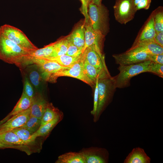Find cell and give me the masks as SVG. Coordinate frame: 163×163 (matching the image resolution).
<instances>
[{
	"mask_svg": "<svg viewBox=\"0 0 163 163\" xmlns=\"http://www.w3.org/2000/svg\"><path fill=\"white\" fill-rule=\"evenodd\" d=\"M41 120L34 116H30L26 123L21 126L24 128L31 132H35L41 126Z\"/></svg>",
	"mask_w": 163,
	"mask_h": 163,
	"instance_id": "cell-31",
	"label": "cell"
},
{
	"mask_svg": "<svg viewBox=\"0 0 163 163\" xmlns=\"http://www.w3.org/2000/svg\"><path fill=\"white\" fill-rule=\"evenodd\" d=\"M88 6V22L94 30L105 36L109 30L108 10L101 4L97 5L91 2Z\"/></svg>",
	"mask_w": 163,
	"mask_h": 163,
	"instance_id": "cell-4",
	"label": "cell"
},
{
	"mask_svg": "<svg viewBox=\"0 0 163 163\" xmlns=\"http://www.w3.org/2000/svg\"><path fill=\"white\" fill-rule=\"evenodd\" d=\"M4 122V121L2 119V120L0 121V125L1 124H2Z\"/></svg>",
	"mask_w": 163,
	"mask_h": 163,
	"instance_id": "cell-44",
	"label": "cell"
},
{
	"mask_svg": "<svg viewBox=\"0 0 163 163\" xmlns=\"http://www.w3.org/2000/svg\"><path fill=\"white\" fill-rule=\"evenodd\" d=\"M30 52L10 40L0 33V59L9 64H14L21 69L26 66Z\"/></svg>",
	"mask_w": 163,
	"mask_h": 163,
	"instance_id": "cell-1",
	"label": "cell"
},
{
	"mask_svg": "<svg viewBox=\"0 0 163 163\" xmlns=\"http://www.w3.org/2000/svg\"><path fill=\"white\" fill-rule=\"evenodd\" d=\"M48 103L43 94L37 93L30 107V116L36 117L41 120Z\"/></svg>",
	"mask_w": 163,
	"mask_h": 163,
	"instance_id": "cell-17",
	"label": "cell"
},
{
	"mask_svg": "<svg viewBox=\"0 0 163 163\" xmlns=\"http://www.w3.org/2000/svg\"><path fill=\"white\" fill-rule=\"evenodd\" d=\"M156 32L163 31V9L161 6L158 7L152 12Z\"/></svg>",
	"mask_w": 163,
	"mask_h": 163,
	"instance_id": "cell-28",
	"label": "cell"
},
{
	"mask_svg": "<svg viewBox=\"0 0 163 163\" xmlns=\"http://www.w3.org/2000/svg\"><path fill=\"white\" fill-rule=\"evenodd\" d=\"M16 146L15 145H10L5 144L0 141V149L5 148H16Z\"/></svg>",
	"mask_w": 163,
	"mask_h": 163,
	"instance_id": "cell-40",
	"label": "cell"
},
{
	"mask_svg": "<svg viewBox=\"0 0 163 163\" xmlns=\"http://www.w3.org/2000/svg\"><path fill=\"white\" fill-rule=\"evenodd\" d=\"M84 58L82 53L78 60L70 67L62 69L57 73V79L59 77L67 76L80 80L90 85L92 87L95 86L85 75L83 68Z\"/></svg>",
	"mask_w": 163,
	"mask_h": 163,
	"instance_id": "cell-9",
	"label": "cell"
},
{
	"mask_svg": "<svg viewBox=\"0 0 163 163\" xmlns=\"http://www.w3.org/2000/svg\"><path fill=\"white\" fill-rule=\"evenodd\" d=\"M33 64L37 66L44 80L51 83L56 82V75L58 72L69 68L62 66L56 61L44 58H29L28 65Z\"/></svg>",
	"mask_w": 163,
	"mask_h": 163,
	"instance_id": "cell-5",
	"label": "cell"
},
{
	"mask_svg": "<svg viewBox=\"0 0 163 163\" xmlns=\"http://www.w3.org/2000/svg\"><path fill=\"white\" fill-rule=\"evenodd\" d=\"M69 46V41L66 37L54 42L53 53L49 57H54L65 55Z\"/></svg>",
	"mask_w": 163,
	"mask_h": 163,
	"instance_id": "cell-26",
	"label": "cell"
},
{
	"mask_svg": "<svg viewBox=\"0 0 163 163\" xmlns=\"http://www.w3.org/2000/svg\"><path fill=\"white\" fill-rule=\"evenodd\" d=\"M34 99L30 98L23 91L21 97L13 110L4 119L6 121L11 117L30 108Z\"/></svg>",
	"mask_w": 163,
	"mask_h": 163,
	"instance_id": "cell-20",
	"label": "cell"
},
{
	"mask_svg": "<svg viewBox=\"0 0 163 163\" xmlns=\"http://www.w3.org/2000/svg\"><path fill=\"white\" fill-rule=\"evenodd\" d=\"M30 116V107L11 117L0 125V134L11 131L24 125Z\"/></svg>",
	"mask_w": 163,
	"mask_h": 163,
	"instance_id": "cell-11",
	"label": "cell"
},
{
	"mask_svg": "<svg viewBox=\"0 0 163 163\" xmlns=\"http://www.w3.org/2000/svg\"><path fill=\"white\" fill-rule=\"evenodd\" d=\"M93 0H86L87 3L88 5L89 3L92 2Z\"/></svg>",
	"mask_w": 163,
	"mask_h": 163,
	"instance_id": "cell-43",
	"label": "cell"
},
{
	"mask_svg": "<svg viewBox=\"0 0 163 163\" xmlns=\"http://www.w3.org/2000/svg\"><path fill=\"white\" fill-rule=\"evenodd\" d=\"M98 101L97 110L93 116L96 122L107 106L111 102L117 88L113 77L98 79L97 84Z\"/></svg>",
	"mask_w": 163,
	"mask_h": 163,
	"instance_id": "cell-2",
	"label": "cell"
},
{
	"mask_svg": "<svg viewBox=\"0 0 163 163\" xmlns=\"http://www.w3.org/2000/svg\"><path fill=\"white\" fill-rule=\"evenodd\" d=\"M82 2V11L85 17V22H88L89 17L88 14V4L86 0H80Z\"/></svg>",
	"mask_w": 163,
	"mask_h": 163,
	"instance_id": "cell-38",
	"label": "cell"
},
{
	"mask_svg": "<svg viewBox=\"0 0 163 163\" xmlns=\"http://www.w3.org/2000/svg\"><path fill=\"white\" fill-rule=\"evenodd\" d=\"M54 47V42L44 47L38 48L30 52L29 59L32 57L44 58L49 57L53 52Z\"/></svg>",
	"mask_w": 163,
	"mask_h": 163,
	"instance_id": "cell-27",
	"label": "cell"
},
{
	"mask_svg": "<svg viewBox=\"0 0 163 163\" xmlns=\"http://www.w3.org/2000/svg\"><path fill=\"white\" fill-rule=\"evenodd\" d=\"M152 13L138 35L132 45L144 41H154L156 34Z\"/></svg>",
	"mask_w": 163,
	"mask_h": 163,
	"instance_id": "cell-16",
	"label": "cell"
},
{
	"mask_svg": "<svg viewBox=\"0 0 163 163\" xmlns=\"http://www.w3.org/2000/svg\"><path fill=\"white\" fill-rule=\"evenodd\" d=\"M142 0H133V4L135 7L136 5Z\"/></svg>",
	"mask_w": 163,
	"mask_h": 163,
	"instance_id": "cell-42",
	"label": "cell"
},
{
	"mask_svg": "<svg viewBox=\"0 0 163 163\" xmlns=\"http://www.w3.org/2000/svg\"><path fill=\"white\" fill-rule=\"evenodd\" d=\"M21 69L27 76L36 92L42 94L43 82L44 80L42 78L37 66L34 64H31Z\"/></svg>",
	"mask_w": 163,
	"mask_h": 163,
	"instance_id": "cell-14",
	"label": "cell"
},
{
	"mask_svg": "<svg viewBox=\"0 0 163 163\" xmlns=\"http://www.w3.org/2000/svg\"><path fill=\"white\" fill-rule=\"evenodd\" d=\"M24 76V88L23 92L30 98L34 99L37 93L30 82L27 75L23 72Z\"/></svg>",
	"mask_w": 163,
	"mask_h": 163,
	"instance_id": "cell-32",
	"label": "cell"
},
{
	"mask_svg": "<svg viewBox=\"0 0 163 163\" xmlns=\"http://www.w3.org/2000/svg\"><path fill=\"white\" fill-rule=\"evenodd\" d=\"M85 163H107L109 159V153L104 148L94 147L84 148L80 152Z\"/></svg>",
	"mask_w": 163,
	"mask_h": 163,
	"instance_id": "cell-10",
	"label": "cell"
},
{
	"mask_svg": "<svg viewBox=\"0 0 163 163\" xmlns=\"http://www.w3.org/2000/svg\"><path fill=\"white\" fill-rule=\"evenodd\" d=\"M0 33L23 49L30 52L38 48L21 30L5 24L0 27Z\"/></svg>",
	"mask_w": 163,
	"mask_h": 163,
	"instance_id": "cell-7",
	"label": "cell"
},
{
	"mask_svg": "<svg viewBox=\"0 0 163 163\" xmlns=\"http://www.w3.org/2000/svg\"><path fill=\"white\" fill-rule=\"evenodd\" d=\"M152 0H142L138 3L135 6V9L138 10L144 9L147 10L149 9L151 2Z\"/></svg>",
	"mask_w": 163,
	"mask_h": 163,
	"instance_id": "cell-36",
	"label": "cell"
},
{
	"mask_svg": "<svg viewBox=\"0 0 163 163\" xmlns=\"http://www.w3.org/2000/svg\"><path fill=\"white\" fill-rule=\"evenodd\" d=\"M151 62L149 60L135 64L119 65L118 68L119 73L113 77L117 88L127 87L130 85V80L133 77L142 73L149 72Z\"/></svg>",
	"mask_w": 163,
	"mask_h": 163,
	"instance_id": "cell-3",
	"label": "cell"
},
{
	"mask_svg": "<svg viewBox=\"0 0 163 163\" xmlns=\"http://www.w3.org/2000/svg\"><path fill=\"white\" fill-rule=\"evenodd\" d=\"M11 131L15 133L27 145L34 141L32 138V135L34 133L24 128L20 127Z\"/></svg>",
	"mask_w": 163,
	"mask_h": 163,
	"instance_id": "cell-30",
	"label": "cell"
},
{
	"mask_svg": "<svg viewBox=\"0 0 163 163\" xmlns=\"http://www.w3.org/2000/svg\"><path fill=\"white\" fill-rule=\"evenodd\" d=\"M83 52V49L77 47L69 41V46L66 55L70 56H75L81 55Z\"/></svg>",
	"mask_w": 163,
	"mask_h": 163,
	"instance_id": "cell-34",
	"label": "cell"
},
{
	"mask_svg": "<svg viewBox=\"0 0 163 163\" xmlns=\"http://www.w3.org/2000/svg\"><path fill=\"white\" fill-rule=\"evenodd\" d=\"M62 112L55 107L52 103H48L47 107L41 119V126L53 120Z\"/></svg>",
	"mask_w": 163,
	"mask_h": 163,
	"instance_id": "cell-23",
	"label": "cell"
},
{
	"mask_svg": "<svg viewBox=\"0 0 163 163\" xmlns=\"http://www.w3.org/2000/svg\"><path fill=\"white\" fill-rule=\"evenodd\" d=\"M81 54L75 56L65 54L54 57H47L44 58L56 61L62 66L70 67L78 60Z\"/></svg>",
	"mask_w": 163,
	"mask_h": 163,
	"instance_id": "cell-25",
	"label": "cell"
},
{
	"mask_svg": "<svg viewBox=\"0 0 163 163\" xmlns=\"http://www.w3.org/2000/svg\"><path fill=\"white\" fill-rule=\"evenodd\" d=\"M150 55L142 52H125L120 54H113V56L116 64L119 65H126L149 60Z\"/></svg>",
	"mask_w": 163,
	"mask_h": 163,
	"instance_id": "cell-12",
	"label": "cell"
},
{
	"mask_svg": "<svg viewBox=\"0 0 163 163\" xmlns=\"http://www.w3.org/2000/svg\"><path fill=\"white\" fill-rule=\"evenodd\" d=\"M85 31L84 24L75 28L72 33L66 37L69 42L83 50L85 44Z\"/></svg>",
	"mask_w": 163,
	"mask_h": 163,
	"instance_id": "cell-19",
	"label": "cell"
},
{
	"mask_svg": "<svg viewBox=\"0 0 163 163\" xmlns=\"http://www.w3.org/2000/svg\"><path fill=\"white\" fill-rule=\"evenodd\" d=\"M156 33L154 39L155 42L163 47V31Z\"/></svg>",
	"mask_w": 163,
	"mask_h": 163,
	"instance_id": "cell-39",
	"label": "cell"
},
{
	"mask_svg": "<svg viewBox=\"0 0 163 163\" xmlns=\"http://www.w3.org/2000/svg\"><path fill=\"white\" fill-rule=\"evenodd\" d=\"M99 78H98L96 81L94 87V105L92 110L91 111V114L93 116H94L96 112L98 101V90L97 87L98 81Z\"/></svg>",
	"mask_w": 163,
	"mask_h": 163,
	"instance_id": "cell-35",
	"label": "cell"
},
{
	"mask_svg": "<svg viewBox=\"0 0 163 163\" xmlns=\"http://www.w3.org/2000/svg\"><path fill=\"white\" fill-rule=\"evenodd\" d=\"M151 159L143 149L136 147L133 149L124 159V163H150Z\"/></svg>",
	"mask_w": 163,
	"mask_h": 163,
	"instance_id": "cell-18",
	"label": "cell"
},
{
	"mask_svg": "<svg viewBox=\"0 0 163 163\" xmlns=\"http://www.w3.org/2000/svg\"><path fill=\"white\" fill-rule=\"evenodd\" d=\"M82 54L84 59L98 71L99 79L111 77L106 64L104 55L99 48L94 46H89Z\"/></svg>",
	"mask_w": 163,
	"mask_h": 163,
	"instance_id": "cell-6",
	"label": "cell"
},
{
	"mask_svg": "<svg viewBox=\"0 0 163 163\" xmlns=\"http://www.w3.org/2000/svg\"><path fill=\"white\" fill-rule=\"evenodd\" d=\"M85 44L83 52L87 47L94 46L102 51L105 36L100 32L94 30L88 22H85Z\"/></svg>",
	"mask_w": 163,
	"mask_h": 163,
	"instance_id": "cell-13",
	"label": "cell"
},
{
	"mask_svg": "<svg viewBox=\"0 0 163 163\" xmlns=\"http://www.w3.org/2000/svg\"><path fill=\"white\" fill-rule=\"evenodd\" d=\"M149 72L153 73L159 77H163V65L156 63L151 61Z\"/></svg>",
	"mask_w": 163,
	"mask_h": 163,
	"instance_id": "cell-33",
	"label": "cell"
},
{
	"mask_svg": "<svg viewBox=\"0 0 163 163\" xmlns=\"http://www.w3.org/2000/svg\"><path fill=\"white\" fill-rule=\"evenodd\" d=\"M149 60L156 63L163 65V54L150 55Z\"/></svg>",
	"mask_w": 163,
	"mask_h": 163,
	"instance_id": "cell-37",
	"label": "cell"
},
{
	"mask_svg": "<svg viewBox=\"0 0 163 163\" xmlns=\"http://www.w3.org/2000/svg\"><path fill=\"white\" fill-rule=\"evenodd\" d=\"M63 114H61L53 120L40 126L39 129L32 135V138L34 141L36 138L39 136H47L53 128L63 119Z\"/></svg>",
	"mask_w": 163,
	"mask_h": 163,
	"instance_id": "cell-21",
	"label": "cell"
},
{
	"mask_svg": "<svg viewBox=\"0 0 163 163\" xmlns=\"http://www.w3.org/2000/svg\"><path fill=\"white\" fill-rule=\"evenodd\" d=\"M101 1L102 0H93L92 2L96 5H99L101 4Z\"/></svg>",
	"mask_w": 163,
	"mask_h": 163,
	"instance_id": "cell-41",
	"label": "cell"
},
{
	"mask_svg": "<svg viewBox=\"0 0 163 163\" xmlns=\"http://www.w3.org/2000/svg\"><path fill=\"white\" fill-rule=\"evenodd\" d=\"M85 73L95 86L96 80L99 78V74L96 69L84 59L83 64Z\"/></svg>",
	"mask_w": 163,
	"mask_h": 163,
	"instance_id": "cell-29",
	"label": "cell"
},
{
	"mask_svg": "<svg viewBox=\"0 0 163 163\" xmlns=\"http://www.w3.org/2000/svg\"><path fill=\"white\" fill-rule=\"evenodd\" d=\"M55 163H85V161L80 152H69L59 156Z\"/></svg>",
	"mask_w": 163,
	"mask_h": 163,
	"instance_id": "cell-22",
	"label": "cell"
},
{
	"mask_svg": "<svg viewBox=\"0 0 163 163\" xmlns=\"http://www.w3.org/2000/svg\"><path fill=\"white\" fill-rule=\"evenodd\" d=\"M113 8L115 20L121 24L132 20L136 12L133 0H116Z\"/></svg>",
	"mask_w": 163,
	"mask_h": 163,
	"instance_id": "cell-8",
	"label": "cell"
},
{
	"mask_svg": "<svg viewBox=\"0 0 163 163\" xmlns=\"http://www.w3.org/2000/svg\"><path fill=\"white\" fill-rule=\"evenodd\" d=\"M126 52H142L149 55L163 54V47L154 41H146L132 45Z\"/></svg>",
	"mask_w": 163,
	"mask_h": 163,
	"instance_id": "cell-15",
	"label": "cell"
},
{
	"mask_svg": "<svg viewBox=\"0 0 163 163\" xmlns=\"http://www.w3.org/2000/svg\"><path fill=\"white\" fill-rule=\"evenodd\" d=\"M0 141L5 144L10 145H27L12 131L0 134Z\"/></svg>",
	"mask_w": 163,
	"mask_h": 163,
	"instance_id": "cell-24",
	"label": "cell"
}]
</instances>
